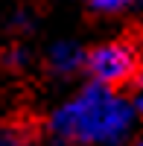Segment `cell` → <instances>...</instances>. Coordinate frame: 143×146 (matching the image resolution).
<instances>
[{"label": "cell", "instance_id": "ba28073f", "mask_svg": "<svg viewBox=\"0 0 143 146\" xmlns=\"http://www.w3.org/2000/svg\"><path fill=\"white\" fill-rule=\"evenodd\" d=\"M12 27H15L18 32H26V29H29V18H26V12H18V15L12 18Z\"/></svg>", "mask_w": 143, "mask_h": 146}, {"label": "cell", "instance_id": "52a82bcc", "mask_svg": "<svg viewBox=\"0 0 143 146\" xmlns=\"http://www.w3.org/2000/svg\"><path fill=\"white\" fill-rule=\"evenodd\" d=\"M132 102H134V111H137V117H143V76H137V79H134Z\"/></svg>", "mask_w": 143, "mask_h": 146}, {"label": "cell", "instance_id": "277c9868", "mask_svg": "<svg viewBox=\"0 0 143 146\" xmlns=\"http://www.w3.org/2000/svg\"><path fill=\"white\" fill-rule=\"evenodd\" d=\"M0 146H38L29 129L18 123H0Z\"/></svg>", "mask_w": 143, "mask_h": 146}, {"label": "cell", "instance_id": "5b68a950", "mask_svg": "<svg viewBox=\"0 0 143 146\" xmlns=\"http://www.w3.org/2000/svg\"><path fill=\"white\" fill-rule=\"evenodd\" d=\"M93 12H102V15H120L126 9H137L143 6V0H88Z\"/></svg>", "mask_w": 143, "mask_h": 146}, {"label": "cell", "instance_id": "3957f363", "mask_svg": "<svg viewBox=\"0 0 143 146\" xmlns=\"http://www.w3.org/2000/svg\"><path fill=\"white\" fill-rule=\"evenodd\" d=\"M85 62H88V53L76 41H58L47 50V67L56 76H70L85 67Z\"/></svg>", "mask_w": 143, "mask_h": 146}, {"label": "cell", "instance_id": "7a4b0ae2", "mask_svg": "<svg viewBox=\"0 0 143 146\" xmlns=\"http://www.w3.org/2000/svg\"><path fill=\"white\" fill-rule=\"evenodd\" d=\"M85 70H88L91 82L108 85V88H123V85L137 79L140 53L128 41H105L88 53Z\"/></svg>", "mask_w": 143, "mask_h": 146}, {"label": "cell", "instance_id": "6da1fadb", "mask_svg": "<svg viewBox=\"0 0 143 146\" xmlns=\"http://www.w3.org/2000/svg\"><path fill=\"white\" fill-rule=\"evenodd\" d=\"M134 102L117 88L91 82L64 100L47 120L50 137L67 146H117L134 129Z\"/></svg>", "mask_w": 143, "mask_h": 146}, {"label": "cell", "instance_id": "8992f818", "mask_svg": "<svg viewBox=\"0 0 143 146\" xmlns=\"http://www.w3.org/2000/svg\"><path fill=\"white\" fill-rule=\"evenodd\" d=\"M0 62H3V67H9V70H21V67H26L29 53L23 50V47L12 44V47H6V50L0 53Z\"/></svg>", "mask_w": 143, "mask_h": 146}, {"label": "cell", "instance_id": "9c48e42d", "mask_svg": "<svg viewBox=\"0 0 143 146\" xmlns=\"http://www.w3.org/2000/svg\"><path fill=\"white\" fill-rule=\"evenodd\" d=\"M132 146H143V137H137V140H134V143H132Z\"/></svg>", "mask_w": 143, "mask_h": 146}]
</instances>
